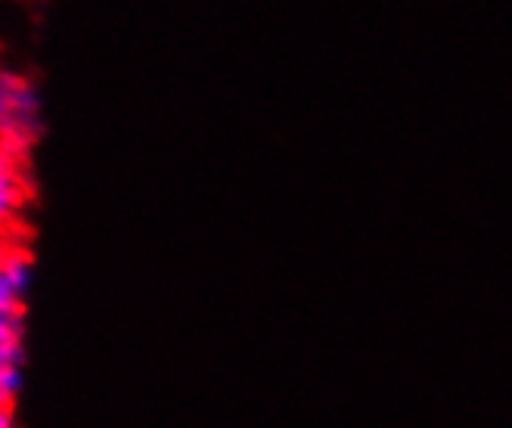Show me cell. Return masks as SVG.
I'll list each match as a JSON object with an SVG mask.
<instances>
[{
	"instance_id": "8992f818",
	"label": "cell",
	"mask_w": 512,
	"mask_h": 428,
	"mask_svg": "<svg viewBox=\"0 0 512 428\" xmlns=\"http://www.w3.org/2000/svg\"><path fill=\"white\" fill-rule=\"evenodd\" d=\"M0 428H16V419H13V407L10 404H0Z\"/></svg>"
},
{
	"instance_id": "6da1fadb",
	"label": "cell",
	"mask_w": 512,
	"mask_h": 428,
	"mask_svg": "<svg viewBox=\"0 0 512 428\" xmlns=\"http://www.w3.org/2000/svg\"><path fill=\"white\" fill-rule=\"evenodd\" d=\"M41 134V100L32 81L0 69V143L25 152Z\"/></svg>"
},
{
	"instance_id": "277c9868",
	"label": "cell",
	"mask_w": 512,
	"mask_h": 428,
	"mask_svg": "<svg viewBox=\"0 0 512 428\" xmlns=\"http://www.w3.org/2000/svg\"><path fill=\"white\" fill-rule=\"evenodd\" d=\"M22 391V348L0 354V404H13Z\"/></svg>"
},
{
	"instance_id": "3957f363",
	"label": "cell",
	"mask_w": 512,
	"mask_h": 428,
	"mask_svg": "<svg viewBox=\"0 0 512 428\" xmlns=\"http://www.w3.org/2000/svg\"><path fill=\"white\" fill-rule=\"evenodd\" d=\"M22 156L25 152L0 143V230L4 233H10L22 221L28 199H32Z\"/></svg>"
},
{
	"instance_id": "5b68a950",
	"label": "cell",
	"mask_w": 512,
	"mask_h": 428,
	"mask_svg": "<svg viewBox=\"0 0 512 428\" xmlns=\"http://www.w3.org/2000/svg\"><path fill=\"white\" fill-rule=\"evenodd\" d=\"M13 246H16V242L10 239V233H4V230H0V264L7 261V255L13 252Z\"/></svg>"
},
{
	"instance_id": "7a4b0ae2",
	"label": "cell",
	"mask_w": 512,
	"mask_h": 428,
	"mask_svg": "<svg viewBox=\"0 0 512 428\" xmlns=\"http://www.w3.org/2000/svg\"><path fill=\"white\" fill-rule=\"evenodd\" d=\"M32 258L22 246H13L0 264V354L22 348V301L32 289Z\"/></svg>"
}]
</instances>
